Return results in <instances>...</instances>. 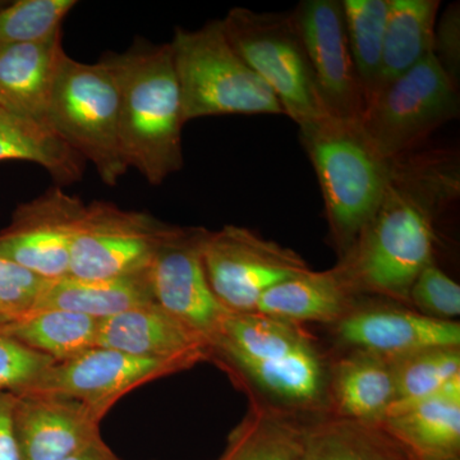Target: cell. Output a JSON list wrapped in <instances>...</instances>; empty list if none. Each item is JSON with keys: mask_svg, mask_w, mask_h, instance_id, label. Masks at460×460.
<instances>
[{"mask_svg": "<svg viewBox=\"0 0 460 460\" xmlns=\"http://www.w3.org/2000/svg\"><path fill=\"white\" fill-rule=\"evenodd\" d=\"M40 165L59 186L84 177L86 162L47 124L0 107V162Z\"/></svg>", "mask_w": 460, "mask_h": 460, "instance_id": "obj_23", "label": "cell"}, {"mask_svg": "<svg viewBox=\"0 0 460 460\" xmlns=\"http://www.w3.org/2000/svg\"><path fill=\"white\" fill-rule=\"evenodd\" d=\"M100 422L83 404L63 396L18 394L14 431L22 460H63L98 440Z\"/></svg>", "mask_w": 460, "mask_h": 460, "instance_id": "obj_16", "label": "cell"}, {"mask_svg": "<svg viewBox=\"0 0 460 460\" xmlns=\"http://www.w3.org/2000/svg\"><path fill=\"white\" fill-rule=\"evenodd\" d=\"M98 347L140 358L184 362L211 359V347L198 332L153 304L100 320Z\"/></svg>", "mask_w": 460, "mask_h": 460, "instance_id": "obj_17", "label": "cell"}, {"mask_svg": "<svg viewBox=\"0 0 460 460\" xmlns=\"http://www.w3.org/2000/svg\"><path fill=\"white\" fill-rule=\"evenodd\" d=\"M172 226L146 211L95 199L78 220L69 275L93 280L147 270Z\"/></svg>", "mask_w": 460, "mask_h": 460, "instance_id": "obj_10", "label": "cell"}, {"mask_svg": "<svg viewBox=\"0 0 460 460\" xmlns=\"http://www.w3.org/2000/svg\"><path fill=\"white\" fill-rule=\"evenodd\" d=\"M222 23L233 49L272 91L284 115L299 129L329 118L290 14L235 7Z\"/></svg>", "mask_w": 460, "mask_h": 460, "instance_id": "obj_7", "label": "cell"}, {"mask_svg": "<svg viewBox=\"0 0 460 460\" xmlns=\"http://www.w3.org/2000/svg\"><path fill=\"white\" fill-rule=\"evenodd\" d=\"M337 323L344 343L386 359L460 345V325L456 321L432 319L395 305L353 307Z\"/></svg>", "mask_w": 460, "mask_h": 460, "instance_id": "obj_15", "label": "cell"}, {"mask_svg": "<svg viewBox=\"0 0 460 460\" xmlns=\"http://www.w3.org/2000/svg\"><path fill=\"white\" fill-rule=\"evenodd\" d=\"M358 295L339 263L332 270H308L272 287L260 299L255 313L295 323H338L352 310Z\"/></svg>", "mask_w": 460, "mask_h": 460, "instance_id": "obj_20", "label": "cell"}, {"mask_svg": "<svg viewBox=\"0 0 460 460\" xmlns=\"http://www.w3.org/2000/svg\"><path fill=\"white\" fill-rule=\"evenodd\" d=\"M7 314H5L4 313H2V311H0V319H7Z\"/></svg>", "mask_w": 460, "mask_h": 460, "instance_id": "obj_37", "label": "cell"}, {"mask_svg": "<svg viewBox=\"0 0 460 460\" xmlns=\"http://www.w3.org/2000/svg\"><path fill=\"white\" fill-rule=\"evenodd\" d=\"M390 361L394 370L396 395L389 414L438 394L460 375L459 347L431 348Z\"/></svg>", "mask_w": 460, "mask_h": 460, "instance_id": "obj_29", "label": "cell"}, {"mask_svg": "<svg viewBox=\"0 0 460 460\" xmlns=\"http://www.w3.org/2000/svg\"><path fill=\"white\" fill-rule=\"evenodd\" d=\"M459 155L447 148L390 160L376 213L341 263L359 293L410 304L417 275L434 260L438 217L459 199Z\"/></svg>", "mask_w": 460, "mask_h": 460, "instance_id": "obj_1", "label": "cell"}, {"mask_svg": "<svg viewBox=\"0 0 460 460\" xmlns=\"http://www.w3.org/2000/svg\"><path fill=\"white\" fill-rule=\"evenodd\" d=\"M75 0H17L0 7V48L49 38L62 30Z\"/></svg>", "mask_w": 460, "mask_h": 460, "instance_id": "obj_30", "label": "cell"}, {"mask_svg": "<svg viewBox=\"0 0 460 460\" xmlns=\"http://www.w3.org/2000/svg\"><path fill=\"white\" fill-rule=\"evenodd\" d=\"M0 107H2V104H0Z\"/></svg>", "mask_w": 460, "mask_h": 460, "instance_id": "obj_39", "label": "cell"}, {"mask_svg": "<svg viewBox=\"0 0 460 460\" xmlns=\"http://www.w3.org/2000/svg\"><path fill=\"white\" fill-rule=\"evenodd\" d=\"M119 93V135L124 162L159 186L183 166L180 84L171 44L136 39L124 53L102 57Z\"/></svg>", "mask_w": 460, "mask_h": 460, "instance_id": "obj_2", "label": "cell"}, {"mask_svg": "<svg viewBox=\"0 0 460 460\" xmlns=\"http://www.w3.org/2000/svg\"><path fill=\"white\" fill-rule=\"evenodd\" d=\"M48 279L0 257V311L8 317L29 313Z\"/></svg>", "mask_w": 460, "mask_h": 460, "instance_id": "obj_33", "label": "cell"}, {"mask_svg": "<svg viewBox=\"0 0 460 460\" xmlns=\"http://www.w3.org/2000/svg\"><path fill=\"white\" fill-rule=\"evenodd\" d=\"M345 30L366 102L376 90L390 0H343Z\"/></svg>", "mask_w": 460, "mask_h": 460, "instance_id": "obj_28", "label": "cell"}, {"mask_svg": "<svg viewBox=\"0 0 460 460\" xmlns=\"http://www.w3.org/2000/svg\"><path fill=\"white\" fill-rule=\"evenodd\" d=\"M434 54L454 84H458L460 69V13L459 4L445 11L435 30Z\"/></svg>", "mask_w": 460, "mask_h": 460, "instance_id": "obj_34", "label": "cell"}, {"mask_svg": "<svg viewBox=\"0 0 460 460\" xmlns=\"http://www.w3.org/2000/svg\"><path fill=\"white\" fill-rule=\"evenodd\" d=\"M202 260L215 296L238 314L255 313L269 289L310 270L295 251L237 226L206 230Z\"/></svg>", "mask_w": 460, "mask_h": 460, "instance_id": "obj_9", "label": "cell"}, {"mask_svg": "<svg viewBox=\"0 0 460 460\" xmlns=\"http://www.w3.org/2000/svg\"><path fill=\"white\" fill-rule=\"evenodd\" d=\"M155 304L147 270L108 279L47 280L33 310H62L102 320Z\"/></svg>", "mask_w": 460, "mask_h": 460, "instance_id": "obj_21", "label": "cell"}, {"mask_svg": "<svg viewBox=\"0 0 460 460\" xmlns=\"http://www.w3.org/2000/svg\"><path fill=\"white\" fill-rule=\"evenodd\" d=\"M54 362L0 329V392L13 394L26 392Z\"/></svg>", "mask_w": 460, "mask_h": 460, "instance_id": "obj_32", "label": "cell"}, {"mask_svg": "<svg viewBox=\"0 0 460 460\" xmlns=\"http://www.w3.org/2000/svg\"><path fill=\"white\" fill-rule=\"evenodd\" d=\"M301 460H417L381 425L341 419L305 428Z\"/></svg>", "mask_w": 460, "mask_h": 460, "instance_id": "obj_26", "label": "cell"}, {"mask_svg": "<svg viewBox=\"0 0 460 460\" xmlns=\"http://www.w3.org/2000/svg\"><path fill=\"white\" fill-rule=\"evenodd\" d=\"M189 368L190 366L184 362L140 358L96 345L74 358L51 363L36 383L21 394L74 399L102 420L128 393Z\"/></svg>", "mask_w": 460, "mask_h": 460, "instance_id": "obj_11", "label": "cell"}, {"mask_svg": "<svg viewBox=\"0 0 460 460\" xmlns=\"http://www.w3.org/2000/svg\"><path fill=\"white\" fill-rule=\"evenodd\" d=\"M332 393L341 419L381 425L395 402L392 361L356 350L335 366Z\"/></svg>", "mask_w": 460, "mask_h": 460, "instance_id": "obj_22", "label": "cell"}, {"mask_svg": "<svg viewBox=\"0 0 460 460\" xmlns=\"http://www.w3.org/2000/svg\"><path fill=\"white\" fill-rule=\"evenodd\" d=\"M305 428L280 411L253 407L230 432L217 460H301Z\"/></svg>", "mask_w": 460, "mask_h": 460, "instance_id": "obj_27", "label": "cell"}, {"mask_svg": "<svg viewBox=\"0 0 460 460\" xmlns=\"http://www.w3.org/2000/svg\"><path fill=\"white\" fill-rule=\"evenodd\" d=\"M4 4H7V2H2V0H0V7H3Z\"/></svg>", "mask_w": 460, "mask_h": 460, "instance_id": "obj_38", "label": "cell"}, {"mask_svg": "<svg viewBox=\"0 0 460 460\" xmlns=\"http://www.w3.org/2000/svg\"><path fill=\"white\" fill-rule=\"evenodd\" d=\"M410 304L420 314L436 320L454 321L460 314V287L435 261L417 275L410 292Z\"/></svg>", "mask_w": 460, "mask_h": 460, "instance_id": "obj_31", "label": "cell"}, {"mask_svg": "<svg viewBox=\"0 0 460 460\" xmlns=\"http://www.w3.org/2000/svg\"><path fill=\"white\" fill-rule=\"evenodd\" d=\"M417 460H459L460 375L425 401L381 423Z\"/></svg>", "mask_w": 460, "mask_h": 460, "instance_id": "obj_19", "label": "cell"}, {"mask_svg": "<svg viewBox=\"0 0 460 460\" xmlns=\"http://www.w3.org/2000/svg\"><path fill=\"white\" fill-rule=\"evenodd\" d=\"M169 44L184 122L217 115H284L272 91L233 49L222 20L192 31L175 27Z\"/></svg>", "mask_w": 460, "mask_h": 460, "instance_id": "obj_5", "label": "cell"}, {"mask_svg": "<svg viewBox=\"0 0 460 460\" xmlns=\"http://www.w3.org/2000/svg\"><path fill=\"white\" fill-rule=\"evenodd\" d=\"M45 124L95 166L108 186H117L128 172L120 146L117 81L102 58L98 63H83L63 57Z\"/></svg>", "mask_w": 460, "mask_h": 460, "instance_id": "obj_6", "label": "cell"}, {"mask_svg": "<svg viewBox=\"0 0 460 460\" xmlns=\"http://www.w3.org/2000/svg\"><path fill=\"white\" fill-rule=\"evenodd\" d=\"M206 229L172 226L150 268L154 299L210 344L230 313L215 296L202 260Z\"/></svg>", "mask_w": 460, "mask_h": 460, "instance_id": "obj_13", "label": "cell"}, {"mask_svg": "<svg viewBox=\"0 0 460 460\" xmlns=\"http://www.w3.org/2000/svg\"><path fill=\"white\" fill-rule=\"evenodd\" d=\"M438 8V0H390L377 87L434 54Z\"/></svg>", "mask_w": 460, "mask_h": 460, "instance_id": "obj_25", "label": "cell"}, {"mask_svg": "<svg viewBox=\"0 0 460 460\" xmlns=\"http://www.w3.org/2000/svg\"><path fill=\"white\" fill-rule=\"evenodd\" d=\"M63 32L0 48V104L45 124L58 69L66 56Z\"/></svg>", "mask_w": 460, "mask_h": 460, "instance_id": "obj_18", "label": "cell"}, {"mask_svg": "<svg viewBox=\"0 0 460 460\" xmlns=\"http://www.w3.org/2000/svg\"><path fill=\"white\" fill-rule=\"evenodd\" d=\"M290 16L326 113L341 122L359 124L366 96L348 42L343 4L339 0H305Z\"/></svg>", "mask_w": 460, "mask_h": 460, "instance_id": "obj_12", "label": "cell"}, {"mask_svg": "<svg viewBox=\"0 0 460 460\" xmlns=\"http://www.w3.org/2000/svg\"><path fill=\"white\" fill-rule=\"evenodd\" d=\"M84 202L53 187L17 206L0 230V257L17 262L44 279L69 275L71 248Z\"/></svg>", "mask_w": 460, "mask_h": 460, "instance_id": "obj_14", "label": "cell"}, {"mask_svg": "<svg viewBox=\"0 0 460 460\" xmlns=\"http://www.w3.org/2000/svg\"><path fill=\"white\" fill-rule=\"evenodd\" d=\"M16 394L0 392V460H22L14 431Z\"/></svg>", "mask_w": 460, "mask_h": 460, "instance_id": "obj_35", "label": "cell"}, {"mask_svg": "<svg viewBox=\"0 0 460 460\" xmlns=\"http://www.w3.org/2000/svg\"><path fill=\"white\" fill-rule=\"evenodd\" d=\"M458 84L435 54L381 84L366 102L359 128L387 160L420 150L429 136L459 115Z\"/></svg>", "mask_w": 460, "mask_h": 460, "instance_id": "obj_8", "label": "cell"}, {"mask_svg": "<svg viewBox=\"0 0 460 460\" xmlns=\"http://www.w3.org/2000/svg\"><path fill=\"white\" fill-rule=\"evenodd\" d=\"M299 132L319 180L330 233L343 257L376 213L390 160L377 153L358 124L329 117Z\"/></svg>", "mask_w": 460, "mask_h": 460, "instance_id": "obj_4", "label": "cell"}, {"mask_svg": "<svg viewBox=\"0 0 460 460\" xmlns=\"http://www.w3.org/2000/svg\"><path fill=\"white\" fill-rule=\"evenodd\" d=\"M100 320L62 310H33L0 319V329L33 352L60 362L96 347Z\"/></svg>", "mask_w": 460, "mask_h": 460, "instance_id": "obj_24", "label": "cell"}, {"mask_svg": "<svg viewBox=\"0 0 460 460\" xmlns=\"http://www.w3.org/2000/svg\"><path fill=\"white\" fill-rule=\"evenodd\" d=\"M213 358L290 407H317L325 398V365L295 323L260 313H229L211 341Z\"/></svg>", "mask_w": 460, "mask_h": 460, "instance_id": "obj_3", "label": "cell"}, {"mask_svg": "<svg viewBox=\"0 0 460 460\" xmlns=\"http://www.w3.org/2000/svg\"><path fill=\"white\" fill-rule=\"evenodd\" d=\"M63 460H122L105 444L102 438Z\"/></svg>", "mask_w": 460, "mask_h": 460, "instance_id": "obj_36", "label": "cell"}]
</instances>
